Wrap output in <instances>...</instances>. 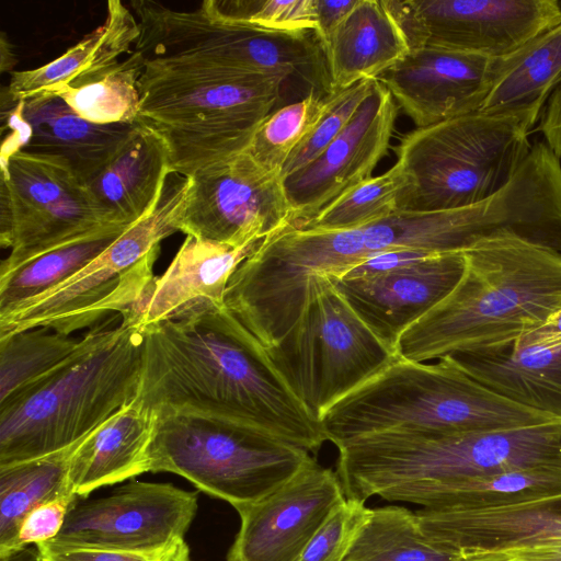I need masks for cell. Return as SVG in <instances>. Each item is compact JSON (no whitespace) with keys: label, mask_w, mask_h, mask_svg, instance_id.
<instances>
[{"label":"cell","mask_w":561,"mask_h":561,"mask_svg":"<svg viewBox=\"0 0 561 561\" xmlns=\"http://www.w3.org/2000/svg\"><path fill=\"white\" fill-rule=\"evenodd\" d=\"M515 204L504 192L460 208L394 213L344 230L289 227L261 241L228 282V310L270 348L290 330L309 297L356 265L386 252H461L512 230Z\"/></svg>","instance_id":"cell-1"},{"label":"cell","mask_w":561,"mask_h":561,"mask_svg":"<svg viewBox=\"0 0 561 561\" xmlns=\"http://www.w3.org/2000/svg\"><path fill=\"white\" fill-rule=\"evenodd\" d=\"M137 399L150 411L186 409L237 421L309 453L327 440L267 351L228 310L206 305L144 328Z\"/></svg>","instance_id":"cell-2"},{"label":"cell","mask_w":561,"mask_h":561,"mask_svg":"<svg viewBox=\"0 0 561 561\" xmlns=\"http://www.w3.org/2000/svg\"><path fill=\"white\" fill-rule=\"evenodd\" d=\"M456 287L399 337L398 357L426 363L506 347L561 309V252L512 231L467 250Z\"/></svg>","instance_id":"cell-3"},{"label":"cell","mask_w":561,"mask_h":561,"mask_svg":"<svg viewBox=\"0 0 561 561\" xmlns=\"http://www.w3.org/2000/svg\"><path fill=\"white\" fill-rule=\"evenodd\" d=\"M346 494L425 507L443 485L516 470L561 471V422L440 433L392 430L348 440L340 457Z\"/></svg>","instance_id":"cell-4"},{"label":"cell","mask_w":561,"mask_h":561,"mask_svg":"<svg viewBox=\"0 0 561 561\" xmlns=\"http://www.w3.org/2000/svg\"><path fill=\"white\" fill-rule=\"evenodd\" d=\"M144 328L123 320L87 333L42 377L0 402V466L78 443L138 393Z\"/></svg>","instance_id":"cell-5"},{"label":"cell","mask_w":561,"mask_h":561,"mask_svg":"<svg viewBox=\"0 0 561 561\" xmlns=\"http://www.w3.org/2000/svg\"><path fill=\"white\" fill-rule=\"evenodd\" d=\"M336 447L392 431L462 433L559 423L486 387L445 355L435 364L398 357L319 419Z\"/></svg>","instance_id":"cell-6"},{"label":"cell","mask_w":561,"mask_h":561,"mask_svg":"<svg viewBox=\"0 0 561 561\" xmlns=\"http://www.w3.org/2000/svg\"><path fill=\"white\" fill-rule=\"evenodd\" d=\"M284 84L275 76L145 61L137 122L164 141L170 172L191 176L247 151Z\"/></svg>","instance_id":"cell-7"},{"label":"cell","mask_w":561,"mask_h":561,"mask_svg":"<svg viewBox=\"0 0 561 561\" xmlns=\"http://www.w3.org/2000/svg\"><path fill=\"white\" fill-rule=\"evenodd\" d=\"M147 472H171L231 504H252L286 483L312 458L253 426L186 409L152 411Z\"/></svg>","instance_id":"cell-8"},{"label":"cell","mask_w":561,"mask_h":561,"mask_svg":"<svg viewBox=\"0 0 561 561\" xmlns=\"http://www.w3.org/2000/svg\"><path fill=\"white\" fill-rule=\"evenodd\" d=\"M147 62L213 68L297 80L322 96L332 93L324 48L314 31L282 32L222 20L203 3L176 11L151 0H135Z\"/></svg>","instance_id":"cell-9"},{"label":"cell","mask_w":561,"mask_h":561,"mask_svg":"<svg viewBox=\"0 0 561 561\" xmlns=\"http://www.w3.org/2000/svg\"><path fill=\"white\" fill-rule=\"evenodd\" d=\"M531 133L517 117L479 111L416 127L393 147L408 175L398 209L449 210L492 196L527 157Z\"/></svg>","instance_id":"cell-10"},{"label":"cell","mask_w":561,"mask_h":561,"mask_svg":"<svg viewBox=\"0 0 561 561\" xmlns=\"http://www.w3.org/2000/svg\"><path fill=\"white\" fill-rule=\"evenodd\" d=\"M190 186L188 176L170 173L153 208L101 255L55 289L0 314V337L39 327L69 335L108 312L129 317L154 278L161 241L180 231Z\"/></svg>","instance_id":"cell-11"},{"label":"cell","mask_w":561,"mask_h":561,"mask_svg":"<svg viewBox=\"0 0 561 561\" xmlns=\"http://www.w3.org/2000/svg\"><path fill=\"white\" fill-rule=\"evenodd\" d=\"M266 351L280 377L318 421L398 358L333 284L314 291L290 330Z\"/></svg>","instance_id":"cell-12"},{"label":"cell","mask_w":561,"mask_h":561,"mask_svg":"<svg viewBox=\"0 0 561 561\" xmlns=\"http://www.w3.org/2000/svg\"><path fill=\"white\" fill-rule=\"evenodd\" d=\"M83 182L62 161L20 150L1 152L0 274L108 226Z\"/></svg>","instance_id":"cell-13"},{"label":"cell","mask_w":561,"mask_h":561,"mask_svg":"<svg viewBox=\"0 0 561 561\" xmlns=\"http://www.w3.org/2000/svg\"><path fill=\"white\" fill-rule=\"evenodd\" d=\"M180 231L201 240L245 247L291 226L293 211L278 170L248 151L188 176Z\"/></svg>","instance_id":"cell-14"},{"label":"cell","mask_w":561,"mask_h":561,"mask_svg":"<svg viewBox=\"0 0 561 561\" xmlns=\"http://www.w3.org/2000/svg\"><path fill=\"white\" fill-rule=\"evenodd\" d=\"M410 48L504 57L561 21L557 0H387Z\"/></svg>","instance_id":"cell-15"},{"label":"cell","mask_w":561,"mask_h":561,"mask_svg":"<svg viewBox=\"0 0 561 561\" xmlns=\"http://www.w3.org/2000/svg\"><path fill=\"white\" fill-rule=\"evenodd\" d=\"M198 507L196 492L172 483L131 481L108 496L78 497L50 541L148 550L184 539Z\"/></svg>","instance_id":"cell-16"},{"label":"cell","mask_w":561,"mask_h":561,"mask_svg":"<svg viewBox=\"0 0 561 561\" xmlns=\"http://www.w3.org/2000/svg\"><path fill=\"white\" fill-rule=\"evenodd\" d=\"M345 499L336 472L312 457L272 493L236 510L241 523L227 561H296Z\"/></svg>","instance_id":"cell-17"},{"label":"cell","mask_w":561,"mask_h":561,"mask_svg":"<svg viewBox=\"0 0 561 561\" xmlns=\"http://www.w3.org/2000/svg\"><path fill=\"white\" fill-rule=\"evenodd\" d=\"M397 111L394 99L376 79L342 133L313 161L283 179L293 211L290 227L306 224L333 199L373 176L389 149Z\"/></svg>","instance_id":"cell-18"},{"label":"cell","mask_w":561,"mask_h":561,"mask_svg":"<svg viewBox=\"0 0 561 561\" xmlns=\"http://www.w3.org/2000/svg\"><path fill=\"white\" fill-rule=\"evenodd\" d=\"M465 271L461 252L425 256L365 275L332 282L346 302L389 348L456 287Z\"/></svg>","instance_id":"cell-19"},{"label":"cell","mask_w":561,"mask_h":561,"mask_svg":"<svg viewBox=\"0 0 561 561\" xmlns=\"http://www.w3.org/2000/svg\"><path fill=\"white\" fill-rule=\"evenodd\" d=\"M495 58L436 47L410 48L377 80L416 127L478 112L492 84Z\"/></svg>","instance_id":"cell-20"},{"label":"cell","mask_w":561,"mask_h":561,"mask_svg":"<svg viewBox=\"0 0 561 561\" xmlns=\"http://www.w3.org/2000/svg\"><path fill=\"white\" fill-rule=\"evenodd\" d=\"M1 101L10 105L2 111L3 128L10 133L1 152L20 150L58 159L82 182L111 159L137 124L91 123L50 92L18 102L1 93Z\"/></svg>","instance_id":"cell-21"},{"label":"cell","mask_w":561,"mask_h":561,"mask_svg":"<svg viewBox=\"0 0 561 561\" xmlns=\"http://www.w3.org/2000/svg\"><path fill=\"white\" fill-rule=\"evenodd\" d=\"M415 513L424 534L458 557L561 541V491L493 508Z\"/></svg>","instance_id":"cell-22"},{"label":"cell","mask_w":561,"mask_h":561,"mask_svg":"<svg viewBox=\"0 0 561 561\" xmlns=\"http://www.w3.org/2000/svg\"><path fill=\"white\" fill-rule=\"evenodd\" d=\"M257 243L232 247L186 236L167 270L154 276L129 317L142 328L206 305H225L228 282Z\"/></svg>","instance_id":"cell-23"},{"label":"cell","mask_w":561,"mask_h":561,"mask_svg":"<svg viewBox=\"0 0 561 561\" xmlns=\"http://www.w3.org/2000/svg\"><path fill=\"white\" fill-rule=\"evenodd\" d=\"M170 173L164 141L137 122L111 159L83 184L108 224L133 225L157 204Z\"/></svg>","instance_id":"cell-24"},{"label":"cell","mask_w":561,"mask_h":561,"mask_svg":"<svg viewBox=\"0 0 561 561\" xmlns=\"http://www.w3.org/2000/svg\"><path fill=\"white\" fill-rule=\"evenodd\" d=\"M322 44L332 92L378 79L410 51L387 0H356Z\"/></svg>","instance_id":"cell-25"},{"label":"cell","mask_w":561,"mask_h":561,"mask_svg":"<svg viewBox=\"0 0 561 561\" xmlns=\"http://www.w3.org/2000/svg\"><path fill=\"white\" fill-rule=\"evenodd\" d=\"M156 414L137 398L98 425L76 446L69 467L72 493L94 490L147 472Z\"/></svg>","instance_id":"cell-26"},{"label":"cell","mask_w":561,"mask_h":561,"mask_svg":"<svg viewBox=\"0 0 561 561\" xmlns=\"http://www.w3.org/2000/svg\"><path fill=\"white\" fill-rule=\"evenodd\" d=\"M447 356L512 401L561 419V341Z\"/></svg>","instance_id":"cell-27"},{"label":"cell","mask_w":561,"mask_h":561,"mask_svg":"<svg viewBox=\"0 0 561 561\" xmlns=\"http://www.w3.org/2000/svg\"><path fill=\"white\" fill-rule=\"evenodd\" d=\"M561 82V21L513 53L495 58L491 89L479 112L514 116L535 130Z\"/></svg>","instance_id":"cell-28"},{"label":"cell","mask_w":561,"mask_h":561,"mask_svg":"<svg viewBox=\"0 0 561 561\" xmlns=\"http://www.w3.org/2000/svg\"><path fill=\"white\" fill-rule=\"evenodd\" d=\"M138 36V20L121 1L111 0L103 24L48 64L13 71L2 92L12 102H18L70 84L119 61V56L130 51Z\"/></svg>","instance_id":"cell-29"},{"label":"cell","mask_w":561,"mask_h":561,"mask_svg":"<svg viewBox=\"0 0 561 561\" xmlns=\"http://www.w3.org/2000/svg\"><path fill=\"white\" fill-rule=\"evenodd\" d=\"M78 443L43 457L0 466V557L19 550V526L32 508L58 497L77 496L70 489L69 467Z\"/></svg>","instance_id":"cell-30"},{"label":"cell","mask_w":561,"mask_h":561,"mask_svg":"<svg viewBox=\"0 0 561 561\" xmlns=\"http://www.w3.org/2000/svg\"><path fill=\"white\" fill-rule=\"evenodd\" d=\"M130 226H104L0 274V314L55 289L75 276Z\"/></svg>","instance_id":"cell-31"},{"label":"cell","mask_w":561,"mask_h":561,"mask_svg":"<svg viewBox=\"0 0 561 561\" xmlns=\"http://www.w3.org/2000/svg\"><path fill=\"white\" fill-rule=\"evenodd\" d=\"M144 69L145 57L133 50L123 61L45 92L60 96L80 117L91 123L133 124L138 119V84Z\"/></svg>","instance_id":"cell-32"},{"label":"cell","mask_w":561,"mask_h":561,"mask_svg":"<svg viewBox=\"0 0 561 561\" xmlns=\"http://www.w3.org/2000/svg\"><path fill=\"white\" fill-rule=\"evenodd\" d=\"M433 542L416 513L403 506L370 508L343 561H458Z\"/></svg>","instance_id":"cell-33"},{"label":"cell","mask_w":561,"mask_h":561,"mask_svg":"<svg viewBox=\"0 0 561 561\" xmlns=\"http://www.w3.org/2000/svg\"><path fill=\"white\" fill-rule=\"evenodd\" d=\"M407 185V172L396 162L385 173L353 186L295 228L344 230L373 222L398 210V198Z\"/></svg>","instance_id":"cell-34"},{"label":"cell","mask_w":561,"mask_h":561,"mask_svg":"<svg viewBox=\"0 0 561 561\" xmlns=\"http://www.w3.org/2000/svg\"><path fill=\"white\" fill-rule=\"evenodd\" d=\"M79 341L43 327L0 337V402L65 360Z\"/></svg>","instance_id":"cell-35"},{"label":"cell","mask_w":561,"mask_h":561,"mask_svg":"<svg viewBox=\"0 0 561 561\" xmlns=\"http://www.w3.org/2000/svg\"><path fill=\"white\" fill-rule=\"evenodd\" d=\"M328 96L312 92L272 112L256 129L247 151L265 169L282 171L322 117Z\"/></svg>","instance_id":"cell-36"},{"label":"cell","mask_w":561,"mask_h":561,"mask_svg":"<svg viewBox=\"0 0 561 561\" xmlns=\"http://www.w3.org/2000/svg\"><path fill=\"white\" fill-rule=\"evenodd\" d=\"M218 18L259 28L282 32L316 31V0H206Z\"/></svg>","instance_id":"cell-37"},{"label":"cell","mask_w":561,"mask_h":561,"mask_svg":"<svg viewBox=\"0 0 561 561\" xmlns=\"http://www.w3.org/2000/svg\"><path fill=\"white\" fill-rule=\"evenodd\" d=\"M375 80H363L328 96L322 117L285 162L280 171L283 179L313 161L342 133L370 92Z\"/></svg>","instance_id":"cell-38"},{"label":"cell","mask_w":561,"mask_h":561,"mask_svg":"<svg viewBox=\"0 0 561 561\" xmlns=\"http://www.w3.org/2000/svg\"><path fill=\"white\" fill-rule=\"evenodd\" d=\"M365 503L345 499L316 533L296 561H343L358 529L368 518Z\"/></svg>","instance_id":"cell-39"},{"label":"cell","mask_w":561,"mask_h":561,"mask_svg":"<svg viewBox=\"0 0 561 561\" xmlns=\"http://www.w3.org/2000/svg\"><path fill=\"white\" fill-rule=\"evenodd\" d=\"M35 546L43 561H193L185 539L148 550L72 546L50 540Z\"/></svg>","instance_id":"cell-40"},{"label":"cell","mask_w":561,"mask_h":561,"mask_svg":"<svg viewBox=\"0 0 561 561\" xmlns=\"http://www.w3.org/2000/svg\"><path fill=\"white\" fill-rule=\"evenodd\" d=\"M77 499L58 497L32 508L19 526V549L54 539L62 528L66 516Z\"/></svg>","instance_id":"cell-41"},{"label":"cell","mask_w":561,"mask_h":561,"mask_svg":"<svg viewBox=\"0 0 561 561\" xmlns=\"http://www.w3.org/2000/svg\"><path fill=\"white\" fill-rule=\"evenodd\" d=\"M535 130L541 133L543 141L561 162V82L548 98Z\"/></svg>","instance_id":"cell-42"},{"label":"cell","mask_w":561,"mask_h":561,"mask_svg":"<svg viewBox=\"0 0 561 561\" xmlns=\"http://www.w3.org/2000/svg\"><path fill=\"white\" fill-rule=\"evenodd\" d=\"M356 0L329 1L316 0L317 30L314 31L321 41L353 8Z\"/></svg>","instance_id":"cell-43"},{"label":"cell","mask_w":561,"mask_h":561,"mask_svg":"<svg viewBox=\"0 0 561 561\" xmlns=\"http://www.w3.org/2000/svg\"><path fill=\"white\" fill-rule=\"evenodd\" d=\"M558 341H561V309L551 314L542 325L519 339L513 345L528 346Z\"/></svg>","instance_id":"cell-44"},{"label":"cell","mask_w":561,"mask_h":561,"mask_svg":"<svg viewBox=\"0 0 561 561\" xmlns=\"http://www.w3.org/2000/svg\"><path fill=\"white\" fill-rule=\"evenodd\" d=\"M458 561H561L527 553L518 549H505L459 557Z\"/></svg>","instance_id":"cell-45"},{"label":"cell","mask_w":561,"mask_h":561,"mask_svg":"<svg viewBox=\"0 0 561 561\" xmlns=\"http://www.w3.org/2000/svg\"><path fill=\"white\" fill-rule=\"evenodd\" d=\"M530 554L561 560V541H551L531 547L514 548Z\"/></svg>","instance_id":"cell-46"},{"label":"cell","mask_w":561,"mask_h":561,"mask_svg":"<svg viewBox=\"0 0 561 561\" xmlns=\"http://www.w3.org/2000/svg\"><path fill=\"white\" fill-rule=\"evenodd\" d=\"M0 561H43V559L37 546H27L0 557Z\"/></svg>","instance_id":"cell-47"},{"label":"cell","mask_w":561,"mask_h":561,"mask_svg":"<svg viewBox=\"0 0 561 561\" xmlns=\"http://www.w3.org/2000/svg\"><path fill=\"white\" fill-rule=\"evenodd\" d=\"M1 59L0 68L1 71H11L13 66L16 64L15 55L11 49V45L4 33H1L0 39Z\"/></svg>","instance_id":"cell-48"}]
</instances>
